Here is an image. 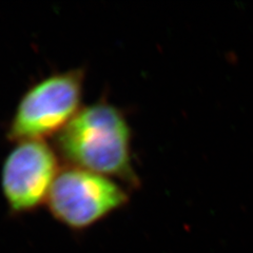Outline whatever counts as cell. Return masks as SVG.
Segmentation results:
<instances>
[{
	"label": "cell",
	"mask_w": 253,
	"mask_h": 253,
	"mask_svg": "<svg viewBox=\"0 0 253 253\" xmlns=\"http://www.w3.org/2000/svg\"><path fill=\"white\" fill-rule=\"evenodd\" d=\"M126 190L115 179L72 166L61 168L45 206L58 223L84 231L128 203Z\"/></svg>",
	"instance_id": "cell-3"
},
{
	"label": "cell",
	"mask_w": 253,
	"mask_h": 253,
	"mask_svg": "<svg viewBox=\"0 0 253 253\" xmlns=\"http://www.w3.org/2000/svg\"><path fill=\"white\" fill-rule=\"evenodd\" d=\"M84 70L71 69L49 75L22 95L7 128L15 142L56 136L83 108Z\"/></svg>",
	"instance_id": "cell-2"
},
{
	"label": "cell",
	"mask_w": 253,
	"mask_h": 253,
	"mask_svg": "<svg viewBox=\"0 0 253 253\" xmlns=\"http://www.w3.org/2000/svg\"><path fill=\"white\" fill-rule=\"evenodd\" d=\"M55 149L68 166L138 186L131 157V130L126 116L100 100L83 107L55 138Z\"/></svg>",
	"instance_id": "cell-1"
},
{
	"label": "cell",
	"mask_w": 253,
	"mask_h": 253,
	"mask_svg": "<svg viewBox=\"0 0 253 253\" xmlns=\"http://www.w3.org/2000/svg\"><path fill=\"white\" fill-rule=\"evenodd\" d=\"M60 169L56 149L45 140L17 142L1 169V190L11 213L27 214L45 205Z\"/></svg>",
	"instance_id": "cell-4"
}]
</instances>
